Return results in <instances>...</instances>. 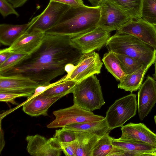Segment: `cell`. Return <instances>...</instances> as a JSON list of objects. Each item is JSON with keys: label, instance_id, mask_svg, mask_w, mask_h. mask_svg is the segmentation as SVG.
Returning a JSON list of instances; mask_svg holds the SVG:
<instances>
[{"label": "cell", "instance_id": "6da1fadb", "mask_svg": "<svg viewBox=\"0 0 156 156\" xmlns=\"http://www.w3.org/2000/svg\"><path fill=\"white\" fill-rule=\"evenodd\" d=\"M69 36L45 33L39 47L3 76L17 75L28 78L40 86L65 72L67 64L76 65L83 54L72 43Z\"/></svg>", "mask_w": 156, "mask_h": 156}, {"label": "cell", "instance_id": "7a4b0ae2", "mask_svg": "<svg viewBox=\"0 0 156 156\" xmlns=\"http://www.w3.org/2000/svg\"><path fill=\"white\" fill-rule=\"evenodd\" d=\"M100 14V7L85 5L70 7L58 23L45 33L66 35L71 38L76 37L96 28Z\"/></svg>", "mask_w": 156, "mask_h": 156}, {"label": "cell", "instance_id": "3957f363", "mask_svg": "<svg viewBox=\"0 0 156 156\" xmlns=\"http://www.w3.org/2000/svg\"><path fill=\"white\" fill-rule=\"evenodd\" d=\"M105 46L108 51L136 58L147 66L156 59V49L130 35L116 33Z\"/></svg>", "mask_w": 156, "mask_h": 156}, {"label": "cell", "instance_id": "277c9868", "mask_svg": "<svg viewBox=\"0 0 156 156\" xmlns=\"http://www.w3.org/2000/svg\"><path fill=\"white\" fill-rule=\"evenodd\" d=\"M73 93L74 104L86 110L100 109L105 103L99 80L94 75L77 83Z\"/></svg>", "mask_w": 156, "mask_h": 156}, {"label": "cell", "instance_id": "5b68a950", "mask_svg": "<svg viewBox=\"0 0 156 156\" xmlns=\"http://www.w3.org/2000/svg\"><path fill=\"white\" fill-rule=\"evenodd\" d=\"M137 104L136 95L131 93L116 100L108 108L105 119L112 130L121 127L136 114Z\"/></svg>", "mask_w": 156, "mask_h": 156}, {"label": "cell", "instance_id": "8992f818", "mask_svg": "<svg viewBox=\"0 0 156 156\" xmlns=\"http://www.w3.org/2000/svg\"><path fill=\"white\" fill-rule=\"evenodd\" d=\"M53 114L55 119L47 125L48 128H62L73 124L98 121L105 118L74 104L69 107L55 111Z\"/></svg>", "mask_w": 156, "mask_h": 156}, {"label": "cell", "instance_id": "52a82bcc", "mask_svg": "<svg viewBox=\"0 0 156 156\" xmlns=\"http://www.w3.org/2000/svg\"><path fill=\"white\" fill-rule=\"evenodd\" d=\"M102 65L99 54L95 51L83 54L72 71L65 75L66 81L78 83L92 75H98Z\"/></svg>", "mask_w": 156, "mask_h": 156}, {"label": "cell", "instance_id": "ba28073f", "mask_svg": "<svg viewBox=\"0 0 156 156\" xmlns=\"http://www.w3.org/2000/svg\"><path fill=\"white\" fill-rule=\"evenodd\" d=\"M99 7L101 14L97 27L111 32L133 19L108 0H104Z\"/></svg>", "mask_w": 156, "mask_h": 156}, {"label": "cell", "instance_id": "9c48e42d", "mask_svg": "<svg viewBox=\"0 0 156 156\" xmlns=\"http://www.w3.org/2000/svg\"><path fill=\"white\" fill-rule=\"evenodd\" d=\"M111 32L97 27L88 32L71 38L73 44L83 54L99 51L110 37Z\"/></svg>", "mask_w": 156, "mask_h": 156}, {"label": "cell", "instance_id": "30bf717a", "mask_svg": "<svg viewBox=\"0 0 156 156\" xmlns=\"http://www.w3.org/2000/svg\"><path fill=\"white\" fill-rule=\"evenodd\" d=\"M116 33L134 36L156 49V27L142 18L133 19Z\"/></svg>", "mask_w": 156, "mask_h": 156}, {"label": "cell", "instance_id": "8fae6325", "mask_svg": "<svg viewBox=\"0 0 156 156\" xmlns=\"http://www.w3.org/2000/svg\"><path fill=\"white\" fill-rule=\"evenodd\" d=\"M70 6L57 2L50 1L44 11L26 32L36 30L44 32L55 25Z\"/></svg>", "mask_w": 156, "mask_h": 156}, {"label": "cell", "instance_id": "7c38bea8", "mask_svg": "<svg viewBox=\"0 0 156 156\" xmlns=\"http://www.w3.org/2000/svg\"><path fill=\"white\" fill-rule=\"evenodd\" d=\"M27 149L31 155L34 156H60L62 151L59 143L54 137L47 139L36 134L28 136Z\"/></svg>", "mask_w": 156, "mask_h": 156}, {"label": "cell", "instance_id": "4fadbf2b", "mask_svg": "<svg viewBox=\"0 0 156 156\" xmlns=\"http://www.w3.org/2000/svg\"><path fill=\"white\" fill-rule=\"evenodd\" d=\"M45 33L38 30L26 32L20 36L8 48L0 51L12 53L29 55L34 52L41 44Z\"/></svg>", "mask_w": 156, "mask_h": 156}, {"label": "cell", "instance_id": "5bb4252c", "mask_svg": "<svg viewBox=\"0 0 156 156\" xmlns=\"http://www.w3.org/2000/svg\"><path fill=\"white\" fill-rule=\"evenodd\" d=\"M39 86L35 81L23 76L0 75V93L24 94L32 96Z\"/></svg>", "mask_w": 156, "mask_h": 156}, {"label": "cell", "instance_id": "9a60e30c", "mask_svg": "<svg viewBox=\"0 0 156 156\" xmlns=\"http://www.w3.org/2000/svg\"><path fill=\"white\" fill-rule=\"evenodd\" d=\"M156 103V81L148 76L138 93V112L141 121L147 115Z\"/></svg>", "mask_w": 156, "mask_h": 156}, {"label": "cell", "instance_id": "2e32d148", "mask_svg": "<svg viewBox=\"0 0 156 156\" xmlns=\"http://www.w3.org/2000/svg\"><path fill=\"white\" fill-rule=\"evenodd\" d=\"M120 139L148 144L156 147V134L141 123H130L121 126Z\"/></svg>", "mask_w": 156, "mask_h": 156}, {"label": "cell", "instance_id": "e0dca14e", "mask_svg": "<svg viewBox=\"0 0 156 156\" xmlns=\"http://www.w3.org/2000/svg\"><path fill=\"white\" fill-rule=\"evenodd\" d=\"M62 98L61 96L49 97L40 94L23 102V112L32 116L47 115L49 108L56 101Z\"/></svg>", "mask_w": 156, "mask_h": 156}, {"label": "cell", "instance_id": "ac0fdd59", "mask_svg": "<svg viewBox=\"0 0 156 156\" xmlns=\"http://www.w3.org/2000/svg\"><path fill=\"white\" fill-rule=\"evenodd\" d=\"M38 15L34 17L28 23L21 25L6 23L0 25V42L2 44L11 46L36 20Z\"/></svg>", "mask_w": 156, "mask_h": 156}, {"label": "cell", "instance_id": "d6986e66", "mask_svg": "<svg viewBox=\"0 0 156 156\" xmlns=\"http://www.w3.org/2000/svg\"><path fill=\"white\" fill-rule=\"evenodd\" d=\"M113 146L129 152L131 156H156V147L141 142L111 137Z\"/></svg>", "mask_w": 156, "mask_h": 156}, {"label": "cell", "instance_id": "ffe728a7", "mask_svg": "<svg viewBox=\"0 0 156 156\" xmlns=\"http://www.w3.org/2000/svg\"><path fill=\"white\" fill-rule=\"evenodd\" d=\"M75 132H87L102 137L111 130L108 126L105 119L101 120L78 123L63 127Z\"/></svg>", "mask_w": 156, "mask_h": 156}, {"label": "cell", "instance_id": "44dd1931", "mask_svg": "<svg viewBox=\"0 0 156 156\" xmlns=\"http://www.w3.org/2000/svg\"><path fill=\"white\" fill-rule=\"evenodd\" d=\"M77 149L76 156H92L93 149L101 137L87 132H76Z\"/></svg>", "mask_w": 156, "mask_h": 156}, {"label": "cell", "instance_id": "7402d4cb", "mask_svg": "<svg viewBox=\"0 0 156 156\" xmlns=\"http://www.w3.org/2000/svg\"><path fill=\"white\" fill-rule=\"evenodd\" d=\"M151 65H144L133 73L126 75L118 84V88L131 93L139 89L144 75Z\"/></svg>", "mask_w": 156, "mask_h": 156}, {"label": "cell", "instance_id": "603a6c76", "mask_svg": "<svg viewBox=\"0 0 156 156\" xmlns=\"http://www.w3.org/2000/svg\"><path fill=\"white\" fill-rule=\"evenodd\" d=\"M133 19L142 18L143 0H108Z\"/></svg>", "mask_w": 156, "mask_h": 156}, {"label": "cell", "instance_id": "cb8c5ba5", "mask_svg": "<svg viewBox=\"0 0 156 156\" xmlns=\"http://www.w3.org/2000/svg\"><path fill=\"white\" fill-rule=\"evenodd\" d=\"M106 68L117 80L121 81L126 75L122 70L119 62L115 53L108 51L102 60Z\"/></svg>", "mask_w": 156, "mask_h": 156}, {"label": "cell", "instance_id": "d4e9b609", "mask_svg": "<svg viewBox=\"0 0 156 156\" xmlns=\"http://www.w3.org/2000/svg\"><path fill=\"white\" fill-rule=\"evenodd\" d=\"M72 80H66L57 84L47 90L41 94L49 97L61 96L62 97L73 93L77 84Z\"/></svg>", "mask_w": 156, "mask_h": 156}, {"label": "cell", "instance_id": "484cf974", "mask_svg": "<svg viewBox=\"0 0 156 156\" xmlns=\"http://www.w3.org/2000/svg\"><path fill=\"white\" fill-rule=\"evenodd\" d=\"M115 54L119 62L122 70L126 75L132 73L144 66L146 65L143 62L136 58Z\"/></svg>", "mask_w": 156, "mask_h": 156}, {"label": "cell", "instance_id": "4316f807", "mask_svg": "<svg viewBox=\"0 0 156 156\" xmlns=\"http://www.w3.org/2000/svg\"><path fill=\"white\" fill-rule=\"evenodd\" d=\"M141 18L156 26V0H143Z\"/></svg>", "mask_w": 156, "mask_h": 156}, {"label": "cell", "instance_id": "83f0119b", "mask_svg": "<svg viewBox=\"0 0 156 156\" xmlns=\"http://www.w3.org/2000/svg\"><path fill=\"white\" fill-rule=\"evenodd\" d=\"M109 134H106L99 139L93 149L92 156H107L113 146Z\"/></svg>", "mask_w": 156, "mask_h": 156}, {"label": "cell", "instance_id": "f1b7e54d", "mask_svg": "<svg viewBox=\"0 0 156 156\" xmlns=\"http://www.w3.org/2000/svg\"><path fill=\"white\" fill-rule=\"evenodd\" d=\"M28 55L18 53H12L9 58L0 65V74L14 67L25 59Z\"/></svg>", "mask_w": 156, "mask_h": 156}, {"label": "cell", "instance_id": "f546056e", "mask_svg": "<svg viewBox=\"0 0 156 156\" xmlns=\"http://www.w3.org/2000/svg\"><path fill=\"white\" fill-rule=\"evenodd\" d=\"M53 137L59 143H67L76 140V133L75 131L62 127L55 130Z\"/></svg>", "mask_w": 156, "mask_h": 156}, {"label": "cell", "instance_id": "4dcf8cb0", "mask_svg": "<svg viewBox=\"0 0 156 156\" xmlns=\"http://www.w3.org/2000/svg\"><path fill=\"white\" fill-rule=\"evenodd\" d=\"M14 8L7 0H0V12L3 17L11 14L19 16V14Z\"/></svg>", "mask_w": 156, "mask_h": 156}, {"label": "cell", "instance_id": "1f68e13d", "mask_svg": "<svg viewBox=\"0 0 156 156\" xmlns=\"http://www.w3.org/2000/svg\"><path fill=\"white\" fill-rule=\"evenodd\" d=\"M62 151L66 156H76L77 144L76 140L67 143H59Z\"/></svg>", "mask_w": 156, "mask_h": 156}, {"label": "cell", "instance_id": "d6a6232c", "mask_svg": "<svg viewBox=\"0 0 156 156\" xmlns=\"http://www.w3.org/2000/svg\"><path fill=\"white\" fill-rule=\"evenodd\" d=\"M31 96L29 94L13 93H0V101L6 102H9L14 105H17L15 100V98L20 97H27V99Z\"/></svg>", "mask_w": 156, "mask_h": 156}, {"label": "cell", "instance_id": "836d02e7", "mask_svg": "<svg viewBox=\"0 0 156 156\" xmlns=\"http://www.w3.org/2000/svg\"><path fill=\"white\" fill-rule=\"evenodd\" d=\"M65 81H66L65 76H64L58 80L52 83H50V84L46 85L39 86L36 88L34 93L33 94L32 96L27 99H30L37 96L50 88Z\"/></svg>", "mask_w": 156, "mask_h": 156}, {"label": "cell", "instance_id": "e575fe53", "mask_svg": "<svg viewBox=\"0 0 156 156\" xmlns=\"http://www.w3.org/2000/svg\"><path fill=\"white\" fill-rule=\"evenodd\" d=\"M65 4L73 7H76L84 5L83 0H50Z\"/></svg>", "mask_w": 156, "mask_h": 156}, {"label": "cell", "instance_id": "d590c367", "mask_svg": "<svg viewBox=\"0 0 156 156\" xmlns=\"http://www.w3.org/2000/svg\"><path fill=\"white\" fill-rule=\"evenodd\" d=\"M125 151L122 149L113 146L107 156H124Z\"/></svg>", "mask_w": 156, "mask_h": 156}, {"label": "cell", "instance_id": "8d00e7d4", "mask_svg": "<svg viewBox=\"0 0 156 156\" xmlns=\"http://www.w3.org/2000/svg\"><path fill=\"white\" fill-rule=\"evenodd\" d=\"M15 8L22 6L28 0H7Z\"/></svg>", "mask_w": 156, "mask_h": 156}, {"label": "cell", "instance_id": "74e56055", "mask_svg": "<svg viewBox=\"0 0 156 156\" xmlns=\"http://www.w3.org/2000/svg\"><path fill=\"white\" fill-rule=\"evenodd\" d=\"M12 54L8 52L0 51V65L3 63Z\"/></svg>", "mask_w": 156, "mask_h": 156}, {"label": "cell", "instance_id": "f35d334b", "mask_svg": "<svg viewBox=\"0 0 156 156\" xmlns=\"http://www.w3.org/2000/svg\"><path fill=\"white\" fill-rule=\"evenodd\" d=\"M93 6L99 7L104 0H88Z\"/></svg>", "mask_w": 156, "mask_h": 156}, {"label": "cell", "instance_id": "ab89813d", "mask_svg": "<svg viewBox=\"0 0 156 156\" xmlns=\"http://www.w3.org/2000/svg\"><path fill=\"white\" fill-rule=\"evenodd\" d=\"M74 66V65L70 63L67 64L65 66V70L67 74H69L72 71Z\"/></svg>", "mask_w": 156, "mask_h": 156}, {"label": "cell", "instance_id": "60d3db41", "mask_svg": "<svg viewBox=\"0 0 156 156\" xmlns=\"http://www.w3.org/2000/svg\"><path fill=\"white\" fill-rule=\"evenodd\" d=\"M0 138L2 139V141H1L0 143V152L2 151V150L3 149V147H4L5 145V141H3V140H4V138H3V131H2V130L1 129V135H0Z\"/></svg>", "mask_w": 156, "mask_h": 156}, {"label": "cell", "instance_id": "b9f144b4", "mask_svg": "<svg viewBox=\"0 0 156 156\" xmlns=\"http://www.w3.org/2000/svg\"><path fill=\"white\" fill-rule=\"evenodd\" d=\"M154 76L156 79V59L155 62V73Z\"/></svg>", "mask_w": 156, "mask_h": 156}, {"label": "cell", "instance_id": "7bdbcfd3", "mask_svg": "<svg viewBox=\"0 0 156 156\" xmlns=\"http://www.w3.org/2000/svg\"><path fill=\"white\" fill-rule=\"evenodd\" d=\"M154 122L156 125V115L154 116Z\"/></svg>", "mask_w": 156, "mask_h": 156}]
</instances>
